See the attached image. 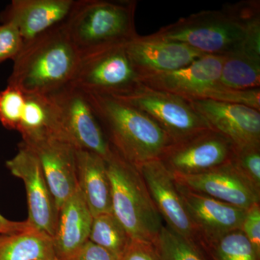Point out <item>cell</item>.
I'll use <instances>...</instances> for the list:
<instances>
[{"mask_svg":"<svg viewBox=\"0 0 260 260\" xmlns=\"http://www.w3.org/2000/svg\"><path fill=\"white\" fill-rule=\"evenodd\" d=\"M153 35L210 55L225 56L242 50L259 54L260 2L246 0L203 10L162 27Z\"/></svg>","mask_w":260,"mask_h":260,"instance_id":"obj_1","label":"cell"},{"mask_svg":"<svg viewBox=\"0 0 260 260\" xmlns=\"http://www.w3.org/2000/svg\"><path fill=\"white\" fill-rule=\"evenodd\" d=\"M80 56L64 22L24 44L8 85L29 95H49L71 83Z\"/></svg>","mask_w":260,"mask_h":260,"instance_id":"obj_2","label":"cell"},{"mask_svg":"<svg viewBox=\"0 0 260 260\" xmlns=\"http://www.w3.org/2000/svg\"><path fill=\"white\" fill-rule=\"evenodd\" d=\"M85 95L113 150L131 165L160 159L172 144L169 135L144 113L109 95Z\"/></svg>","mask_w":260,"mask_h":260,"instance_id":"obj_3","label":"cell"},{"mask_svg":"<svg viewBox=\"0 0 260 260\" xmlns=\"http://www.w3.org/2000/svg\"><path fill=\"white\" fill-rule=\"evenodd\" d=\"M137 1L75 0L65 28L80 54L124 45L138 37Z\"/></svg>","mask_w":260,"mask_h":260,"instance_id":"obj_4","label":"cell"},{"mask_svg":"<svg viewBox=\"0 0 260 260\" xmlns=\"http://www.w3.org/2000/svg\"><path fill=\"white\" fill-rule=\"evenodd\" d=\"M107 166L113 215L132 241L153 244L164 224L141 174L115 151Z\"/></svg>","mask_w":260,"mask_h":260,"instance_id":"obj_5","label":"cell"},{"mask_svg":"<svg viewBox=\"0 0 260 260\" xmlns=\"http://www.w3.org/2000/svg\"><path fill=\"white\" fill-rule=\"evenodd\" d=\"M224 56L205 54L181 69L142 78L147 86L191 102L213 100L243 104L260 111V88L233 90L220 83Z\"/></svg>","mask_w":260,"mask_h":260,"instance_id":"obj_6","label":"cell"},{"mask_svg":"<svg viewBox=\"0 0 260 260\" xmlns=\"http://www.w3.org/2000/svg\"><path fill=\"white\" fill-rule=\"evenodd\" d=\"M55 120V134L77 149L100 155L106 162L114 155L86 95L68 85L47 95Z\"/></svg>","mask_w":260,"mask_h":260,"instance_id":"obj_7","label":"cell"},{"mask_svg":"<svg viewBox=\"0 0 260 260\" xmlns=\"http://www.w3.org/2000/svg\"><path fill=\"white\" fill-rule=\"evenodd\" d=\"M149 116L172 143L210 129L189 101L140 83L133 90L112 96Z\"/></svg>","mask_w":260,"mask_h":260,"instance_id":"obj_8","label":"cell"},{"mask_svg":"<svg viewBox=\"0 0 260 260\" xmlns=\"http://www.w3.org/2000/svg\"><path fill=\"white\" fill-rule=\"evenodd\" d=\"M139 83L124 44L81 54L70 85L85 93L116 96Z\"/></svg>","mask_w":260,"mask_h":260,"instance_id":"obj_9","label":"cell"},{"mask_svg":"<svg viewBox=\"0 0 260 260\" xmlns=\"http://www.w3.org/2000/svg\"><path fill=\"white\" fill-rule=\"evenodd\" d=\"M234 150L230 140L208 129L172 143L160 160L172 174L194 175L229 164Z\"/></svg>","mask_w":260,"mask_h":260,"instance_id":"obj_10","label":"cell"},{"mask_svg":"<svg viewBox=\"0 0 260 260\" xmlns=\"http://www.w3.org/2000/svg\"><path fill=\"white\" fill-rule=\"evenodd\" d=\"M6 167L25 185L28 209L26 221L34 229L54 237L59 210L37 155L22 143L16 155L6 162Z\"/></svg>","mask_w":260,"mask_h":260,"instance_id":"obj_11","label":"cell"},{"mask_svg":"<svg viewBox=\"0 0 260 260\" xmlns=\"http://www.w3.org/2000/svg\"><path fill=\"white\" fill-rule=\"evenodd\" d=\"M37 155L58 209L78 188L76 150L68 140L52 132L23 138Z\"/></svg>","mask_w":260,"mask_h":260,"instance_id":"obj_12","label":"cell"},{"mask_svg":"<svg viewBox=\"0 0 260 260\" xmlns=\"http://www.w3.org/2000/svg\"><path fill=\"white\" fill-rule=\"evenodd\" d=\"M136 168L167 226L199 245L198 234L172 172L160 159L150 160Z\"/></svg>","mask_w":260,"mask_h":260,"instance_id":"obj_13","label":"cell"},{"mask_svg":"<svg viewBox=\"0 0 260 260\" xmlns=\"http://www.w3.org/2000/svg\"><path fill=\"white\" fill-rule=\"evenodd\" d=\"M128 57L140 79L184 68L205 55L183 43L153 34L138 35L125 44Z\"/></svg>","mask_w":260,"mask_h":260,"instance_id":"obj_14","label":"cell"},{"mask_svg":"<svg viewBox=\"0 0 260 260\" xmlns=\"http://www.w3.org/2000/svg\"><path fill=\"white\" fill-rule=\"evenodd\" d=\"M190 104L210 129L235 147L260 145V112L243 104L194 100Z\"/></svg>","mask_w":260,"mask_h":260,"instance_id":"obj_15","label":"cell"},{"mask_svg":"<svg viewBox=\"0 0 260 260\" xmlns=\"http://www.w3.org/2000/svg\"><path fill=\"white\" fill-rule=\"evenodd\" d=\"M176 183L188 190L247 210L260 203V191L242 177L232 164L194 175L173 174Z\"/></svg>","mask_w":260,"mask_h":260,"instance_id":"obj_16","label":"cell"},{"mask_svg":"<svg viewBox=\"0 0 260 260\" xmlns=\"http://www.w3.org/2000/svg\"><path fill=\"white\" fill-rule=\"evenodd\" d=\"M177 186L198 234L200 247L241 229L246 210Z\"/></svg>","mask_w":260,"mask_h":260,"instance_id":"obj_17","label":"cell"},{"mask_svg":"<svg viewBox=\"0 0 260 260\" xmlns=\"http://www.w3.org/2000/svg\"><path fill=\"white\" fill-rule=\"evenodd\" d=\"M75 3V0H13L0 15V20L14 25L25 44L64 23Z\"/></svg>","mask_w":260,"mask_h":260,"instance_id":"obj_18","label":"cell"},{"mask_svg":"<svg viewBox=\"0 0 260 260\" xmlns=\"http://www.w3.org/2000/svg\"><path fill=\"white\" fill-rule=\"evenodd\" d=\"M93 217L79 188L61 205L55 235L56 257L66 260L89 240Z\"/></svg>","mask_w":260,"mask_h":260,"instance_id":"obj_19","label":"cell"},{"mask_svg":"<svg viewBox=\"0 0 260 260\" xmlns=\"http://www.w3.org/2000/svg\"><path fill=\"white\" fill-rule=\"evenodd\" d=\"M78 186L93 217L112 213V191L107 162L100 155L77 149Z\"/></svg>","mask_w":260,"mask_h":260,"instance_id":"obj_20","label":"cell"},{"mask_svg":"<svg viewBox=\"0 0 260 260\" xmlns=\"http://www.w3.org/2000/svg\"><path fill=\"white\" fill-rule=\"evenodd\" d=\"M52 238L30 227L13 234L0 235V260L55 259Z\"/></svg>","mask_w":260,"mask_h":260,"instance_id":"obj_21","label":"cell"},{"mask_svg":"<svg viewBox=\"0 0 260 260\" xmlns=\"http://www.w3.org/2000/svg\"><path fill=\"white\" fill-rule=\"evenodd\" d=\"M220 83L233 90L260 88V55L238 51L224 56Z\"/></svg>","mask_w":260,"mask_h":260,"instance_id":"obj_22","label":"cell"},{"mask_svg":"<svg viewBox=\"0 0 260 260\" xmlns=\"http://www.w3.org/2000/svg\"><path fill=\"white\" fill-rule=\"evenodd\" d=\"M89 240L120 259L132 240L124 228L112 213L93 217Z\"/></svg>","mask_w":260,"mask_h":260,"instance_id":"obj_23","label":"cell"},{"mask_svg":"<svg viewBox=\"0 0 260 260\" xmlns=\"http://www.w3.org/2000/svg\"><path fill=\"white\" fill-rule=\"evenodd\" d=\"M47 130L55 133V120L49 98L26 94L18 132L23 139Z\"/></svg>","mask_w":260,"mask_h":260,"instance_id":"obj_24","label":"cell"},{"mask_svg":"<svg viewBox=\"0 0 260 260\" xmlns=\"http://www.w3.org/2000/svg\"><path fill=\"white\" fill-rule=\"evenodd\" d=\"M200 248L207 260H260L240 229L203 244Z\"/></svg>","mask_w":260,"mask_h":260,"instance_id":"obj_25","label":"cell"},{"mask_svg":"<svg viewBox=\"0 0 260 260\" xmlns=\"http://www.w3.org/2000/svg\"><path fill=\"white\" fill-rule=\"evenodd\" d=\"M153 246L160 260H207L199 245L162 225Z\"/></svg>","mask_w":260,"mask_h":260,"instance_id":"obj_26","label":"cell"},{"mask_svg":"<svg viewBox=\"0 0 260 260\" xmlns=\"http://www.w3.org/2000/svg\"><path fill=\"white\" fill-rule=\"evenodd\" d=\"M25 100L26 94L14 85L0 91V123L6 129L18 131Z\"/></svg>","mask_w":260,"mask_h":260,"instance_id":"obj_27","label":"cell"},{"mask_svg":"<svg viewBox=\"0 0 260 260\" xmlns=\"http://www.w3.org/2000/svg\"><path fill=\"white\" fill-rule=\"evenodd\" d=\"M231 164L243 177L260 191V145L235 147Z\"/></svg>","mask_w":260,"mask_h":260,"instance_id":"obj_28","label":"cell"},{"mask_svg":"<svg viewBox=\"0 0 260 260\" xmlns=\"http://www.w3.org/2000/svg\"><path fill=\"white\" fill-rule=\"evenodd\" d=\"M23 47V38L14 25L0 24V64L8 59L14 61Z\"/></svg>","mask_w":260,"mask_h":260,"instance_id":"obj_29","label":"cell"},{"mask_svg":"<svg viewBox=\"0 0 260 260\" xmlns=\"http://www.w3.org/2000/svg\"><path fill=\"white\" fill-rule=\"evenodd\" d=\"M241 231L260 257V203L246 210Z\"/></svg>","mask_w":260,"mask_h":260,"instance_id":"obj_30","label":"cell"},{"mask_svg":"<svg viewBox=\"0 0 260 260\" xmlns=\"http://www.w3.org/2000/svg\"><path fill=\"white\" fill-rule=\"evenodd\" d=\"M66 260H119L102 246L95 243L87 241L78 251Z\"/></svg>","mask_w":260,"mask_h":260,"instance_id":"obj_31","label":"cell"},{"mask_svg":"<svg viewBox=\"0 0 260 260\" xmlns=\"http://www.w3.org/2000/svg\"><path fill=\"white\" fill-rule=\"evenodd\" d=\"M119 260H160L153 244L132 241Z\"/></svg>","mask_w":260,"mask_h":260,"instance_id":"obj_32","label":"cell"},{"mask_svg":"<svg viewBox=\"0 0 260 260\" xmlns=\"http://www.w3.org/2000/svg\"><path fill=\"white\" fill-rule=\"evenodd\" d=\"M30 227L31 226L29 225L26 220L25 221H13L0 214V235L22 232Z\"/></svg>","mask_w":260,"mask_h":260,"instance_id":"obj_33","label":"cell"},{"mask_svg":"<svg viewBox=\"0 0 260 260\" xmlns=\"http://www.w3.org/2000/svg\"><path fill=\"white\" fill-rule=\"evenodd\" d=\"M53 260H59V259H57V258H56H56H55V259H53Z\"/></svg>","mask_w":260,"mask_h":260,"instance_id":"obj_34","label":"cell"}]
</instances>
